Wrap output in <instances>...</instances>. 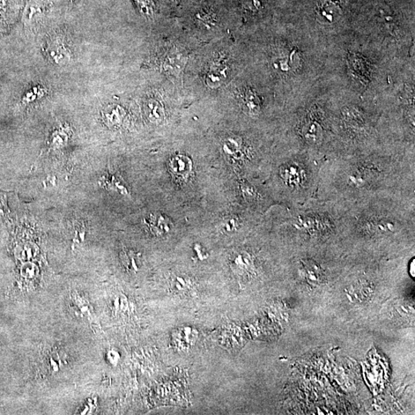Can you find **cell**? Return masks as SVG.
<instances>
[{"label": "cell", "instance_id": "6da1fadb", "mask_svg": "<svg viewBox=\"0 0 415 415\" xmlns=\"http://www.w3.org/2000/svg\"><path fill=\"white\" fill-rule=\"evenodd\" d=\"M383 196L415 198L414 151L362 150L322 162L315 198L348 205Z\"/></svg>", "mask_w": 415, "mask_h": 415}, {"label": "cell", "instance_id": "7a4b0ae2", "mask_svg": "<svg viewBox=\"0 0 415 415\" xmlns=\"http://www.w3.org/2000/svg\"><path fill=\"white\" fill-rule=\"evenodd\" d=\"M340 240L363 243L414 241L415 198L375 197L343 205Z\"/></svg>", "mask_w": 415, "mask_h": 415}, {"label": "cell", "instance_id": "3957f363", "mask_svg": "<svg viewBox=\"0 0 415 415\" xmlns=\"http://www.w3.org/2000/svg\"><path fill=\"white\" fill-rule=\"evenodd\" d=\"M283 208L281 226L295 243L325 244L340 241L342 205L315 197L302 205Z\"/></svg>", "mask_w": 415, "mask_h": 415}, {"label": "cell", "instance_id": "277c9868", "mask_svg": "<svg viewBox=\"0 0 415 415\" xmlns=\"http://www.w3.org/2000/svg\"><path fill=\"white\" fill-rule=\"evenodd\" d=\"M322 162L301 149L279 163L277 181L284 205H302L315 198Z\"/></svg>", "mask_w": 415, "mask_h": 415}, {"label": "cell", "instance_id": "5b68a950", "mask_svg": "<svg viewBox=\"0 0 415 415\" xmlns=\"http://www.w3.org/2000/svg\"><path fill=\"white\" fill-rule=\"evenodd\" d=\"M296 267L300 277L310 284L321 285L328 281L329 269L313 258H300Z\"/></svg>", "mask_w": 415, "mask_h": 415}, {"label": "cell", "instance_id": "8992f818", "mask_svg": "<svg viewBox=\"0 0 415 415\" xmlns=\"http://www.w3.org/2000/svg\"><path fill=\"white\" fill-rule=\"evenodd\" d=\"M230 267L233 272L239 278H249L256 271L254 258L249 251H235L230 258Z\"/></svg>", "mask_w": 415, "mask_h": 415}, {"label": "cell", "instance_id": "52a82bcc", "mask_svg": "<svg viewBox=\"0 0 415 415\" xmlns=\"http://www.w3.org/2000/svg\"><path fill=\"white\" fill-rule=\"evenodd\" d=\"M170 172L178 179H188L192 170L191 161L187 155H176L169 162Z\"/></svg>", "mask_w": 415, "mask_h": 415}, {"label": "cell", "instance_id": "ba28073f", "mask_svg": "<svg viewBox=\"0 0 415 415\" xmlns=\"http://www.w3.org/2000/svg\"><path fill=\"white\" fill-rule=\"evenodd\" d=\"M145 222L151 233L157 236H164L171 232L173 228L172 221L159 213L150 214Z\"/></svg>", "mask_w": 415, "mask_h": 415}, {"label": "cell", "instance_id": "9c48e42d", "mask_svg": "<svg viewBox=\"0 0 415 415\" xmlns=\"http://www.w3.org/2000/svg\"><path fill=\"white\" fill-rule=\"evenodd\" d=\"M125 116V109L118 105H109L102 111V120L109 128L120 127Z\"/></svg>", "mask_w": 415, "mask_h": 415}, {"label": "cell", "instance_id": "30bf717a", "mask_svg": "<svg viewBox=\"0 0 415 415\" xmlns=\"http://www.w3.org/2000/svg\"><path fill=\"white\" fill-rule=\"evenodd\" d=\"M170 286L175 294L180 296H190L196 292L195 281L185 275L173 276Z\"/></svg>", "mask_w": 415, "mask_h": 415}, {"label": "cell", "instance_id": "8fae6325", "mask_svg": "<svg viewBox=\"0 0 415 415\" xmlns=\"http://www.w3.org/2000/svg\"><path fill=\"white\" fill-rule=\"evenodd\" d=\"M197 332L191 328H181L173 335V344L179 350H188L194 345Z\"/></svg>", "mask_w": 415, "mask_h": 415}, {"label": "cell", "instance_id": "7c38bea8", "mask_svg": "<svg viewBox=\"0 0 415 415\" xmlns=\"http://www.w3.org/2000/svg\"><path fill=\"white\" fill-rule=\"evenodd\" d=\"M224 150L228 155L235 159L246 161L248 159L243 140L239 136L228 137L225 140Z\"/></svg>", "mask_w": 415, "mask_h": 415}, {"label": "cell", "instance_id": "4fadbf2b", "mask_svg": "<svg viewBox=\"0 0 415 415\" xmlns=\"http://www.w3.org/2000/svg\"><path fill=\"white\" fill-rule=\"evenodd\" d=\"M71 136V130L69 125L64 124L59 125L50 136L49 147L52 150H59L68 143Z\"/></svg>", "mask_w": 415, "mask_h": 415}, {"label": "cell", "instance_id": "5bb4252c", "mask_svg": "<svg viewBox=\"0 0 415 415\" xmlns=\"http://www.w3.org/2000/svg\"><path fill=\"white\" fill-rule=\"evenodd\" d=\"M47 52L52 61L56 64H65L70 61V51L62 42L56 41L51 43Z\"/></svg>", "mask_w": 415, "mask_h": 415}, {"label": "cell", "instance_id": "9a60e30c", "mask_svg": "<svg viewBox=\"0 0 415 415\" xmlns=\"http://www.w3.org/2000/svg\"><path fill=\"white\" fill-rule=\"evenodd\" d=\"M240 188L244 202L247 204L257 205L265 201V197L260 191L249 181L243 180L240 184Z\"/></svg>", "mask_w": 415, "mask_h": 415}, {"label": "cell", "instance_id": "2e32d148", "mask_svg": "<svg viewBox=\"0 0 415 415\" xmlns=\"http://www.w3.org/2000/svg\"><path fill=\"white\" fill-rule=\"evenodd\" d=\"M146 114L155 124H160L165 120V112L160 102L155 100L148 101L145 106Z\"/></svg>", "mask_w": 415, "mask_h": 415}, {"label": "cell", "instance_id": "e0dca14e", "mask_svg": "<svg viewBox=\"0 0 415 415\" xmlns=\"http://www.w3.org/2000/svg\"><path fill=\"white\" fill-rule=\"evenodd\" d=\"M70 309L79 318L91 315L90 304L78 294L72 295L70 297Z\"/></svg>", "mask_w": 415, "mask_h": 415}, {"label": "cell", "instance_id": "ac0fdd59", "mask_svg": "<svg viewBox=\"0 0 415 415\" xmlns=\"http://www.w3.org/2000/svg\"><path fill=\"white\" fill-rule=\"evenodd\" d=\"M242 226V221L238 216L232 214L221 221L219 229L221 233L232 234L240 230Z\"/></svg>", "mask_w": 415, "mask_h": 415}, {"label": "cell", "instance_id": "d6986e66", "mask_svg": "<svg viewBox=\"0 0 415 415\" xmlns=\"http://www.w3.org/2000/svg\"><path fill=\"white\" fill-rule=\"evenodd\" d=\"M121 261L127 270L136 272L139 269L140 257L132 251L124 250L121 253Z\"/></svg>", "mask_w": 415, "mask_h": 415}, {"label": "cell", "instance_id": "ffe728a7", "mask_svg": "<svg viewBox=\"0 0 415 415\" xmlns=\"http://www.w3.org/2000/svg\"><path fill=\"white\" fill-rule=\"evenodd\" d=\"M47 91L42 86H33L31 90L26 92L23 99V102L29 104L39 100L45 96Z\"/></svg>", "mask_w": 415, "mask_h": 415}, {"label": "cell", "instance_id": "44dd1931", "mask_svg": "<svg viewBox=\"0 0 415 415\" xmlns=\"http://www.w3.org/2000/svg\"><path fill=\"white\" fill-rule=\"evenodd\" d=\"M139 8L146 14H150L152 12V3L150 0H135Z\"/></svg>", "mask_w": 415, "mask_h": 415}, {"label": "cell", "instance_id": "7402d4cb", "mask_svg": "<svg viewBox=\"0 0 415 415\" xmlns=\"http://www.w3.org/2000/svg\"><path fill=\"white\" fill-rule=\"evenodd\" d=\"M195 253L196 254V258L199 259V260H203L205 259L209 255L206 253L205 250L203 248V246H199V244H196L195 248Z\"/></svg>", "mask_w": 415, "mask_h": 415}, {"label": "cell", "instance_id": "603a6c76", "mask_svg": "<svg viewBox=\"0 0 415 415\" xmlns=\"http://www.w3.org/2000/svg\"><path fill=\"white\" fill-rule=\"evenodd\" d=\"M108 358L109 361L114 364V363L117 362L118 359H120V354H118V352H114V350H111L108 354Z\"/></svg>", "mask_w": 415, "mask_h": 415}, {"label": "cell", "instance_id": "cb8c5ba5", "mask_svg": "<svg viewBox=\"0 0 415 415\" xmlns=\"http://www.w3.org/2000/svg\"><path fill=\"white\" fill-rule=\"evenodd\" d=\"M6 205L3 197L0 195V216L5 217Z\"/></svg>", "mask_w": 415, "mask_h": 415}]
</instances>
